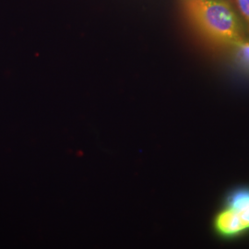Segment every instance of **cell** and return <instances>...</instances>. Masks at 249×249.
<instances>
[{"label":"cell","mask_w":249,"mask_h":249,"mask_svg":"<svg viewBox=\"0 0 249 249\" xmlns=\"http://www.w3.org/2000/svg\"><path fill=\"white\" fill-rule=\"evenodd\" d=\"M187 16L196 30L215 45L229 46L244 39L240 20L225 0H185Z\"/></svg>","instance_id":"cell-1"},{"label":"cell","mask_w":249,"mask_h":249,"mask_svg":"<svg viewBox=\"0 0 249 249\" xmlns=\"http://www.w3.org/2000/svg\"><path fill=\"white\" fill-rule=\"evenodd\" d=\"M214 225L216 231L223 236L237 235L247 230V227L242 222L239 215L229 208L218 214Z\"/></svg>","instance_id":"cell-2"},{"label":"cell","mask_w":249,"mask_h":249,"mask_svg":"<svg viewBox=\"0 0 249 249\" xmlns=\"http://www.w3.org/2000/svg\"><path fill=\"white\" fill-rule=\"evenodd\" d=\"M227 208L238 214L247 229H249V189L243 188L231 194Z\"/></svg>","instance_id":"cell-3"},{"label":"cell","mask_w":249,"mask_h":249,"mask_svg":"<svg viewBox=\"0 0 249 249\" xmlns=\"http://www.w3.org/2000/svg\"><path fill=\"white\" fill-rule=\"evenodd\" d=\"M234 61L245 71L249 73V40L242 39L231 46Z\"/></svg>","instance_id":"cell-4"},{"label":"cell","mask_w":249,"mask_h":249,"mask_svg":"<svg viewBox=\"0 0 249 249\" xmlns=\"http://www.w3.org/2000/svg\"><path fill=\"white\" fill-rule=\"evenodd\" d=\"M243 18L249 24V0H235Z\"/></svg>","instance_id":"cell-5"}]
</instances>
